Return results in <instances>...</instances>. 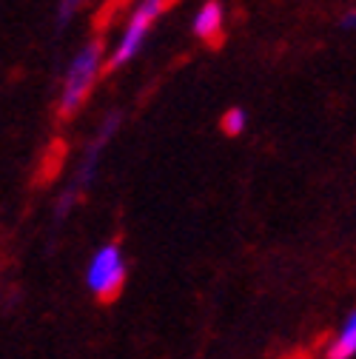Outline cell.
<instances>
[{
  "instance_id": "1",
  "label": "cell",
  "mask_w": 356,
  "mask_h": 359,
  "mask_svg": "<svg viewBox=\"0 0 356 359\" xmlns=\"http://www.w3.org/2000/svg\"><path fill=\"white\" fill-rule=\"evenodd\" d=\"M103 72V43L95 40L88 43V46H83L74 60L69 63V72H66V80H63V92H60V103H57V117L60 120H71L85 97L92 95V88L97 83Z\"/></svg>"
},
{
  "instance_id": "2",
  "label": "cell",
  "mask_w": 356,
  "mask_h": 359,
  "mask_svg": "<svg viewBox=\"0 0 356 359\" xmlns=\"http://www.w3.org/2000/svg\"><path fill=\"white\" fill-rule=\"evenodd\" d=\"M125 277H128V265H125V257L117 243L97 248L92 262L85 268V285L100 302L117 299L125 285Z\"/></svg>"
},
{
  "instance_id": "3",
  "label": "cell",
  "mask_w": 356,
  "mask_h": 359,
  "mask_svg": "<svg viewBox=\"0 0 356 359\" xmlns=\"http://www.w3.org/2000/svg\"><path fill=\"white\" fill-rule=\"evenodd\" d=\"M165 6H168L165 0H140L137 9H135V15H131V20H128V26H125V34L120 37V43H117V49L111 52L109 63L103 66L106 72H114V69L125 66L131 57H135V55L143 49V43H146V37H149L154 20L163 15Z\"/></svg>"
},
{
  "instance_id": "4",
  "label": "cell",
  "mask_w": 356,
  "mask_h": 359,
  "mask_svg": "<svg viewBox=\"0 0 356 359\" xmlns=\"http://www.w3.org/2000/svg\"><path fill=\"white\" fill-rule=\"evenodd\" d=\"M356 353V313L348 311L342 328L334 334V339L325 348V359H353Z\"/></svg>"
},
{
  "instance_id": "5",
  "label": "cell",
  "mask_w": 356,
  "mask_h": 359,
  "mask_svg": "<svg viewBox=\"0 0 356 359\" xmlns=\"http://www.w3.org/2000/svg\"><path fill=\"white\" fill-rule=\"evenodd\" d=\"M194 34L205 43H219V37H222V6L217 4V0H208V4L197 12Z\"/></svg>"
},
{
  "instance_id": "6",
  "label": "cell",
  "mask_w": 356,
  "mask_h": 359,
  "mask_svg": "<svg viewBox=\"0 0 356 359\" xmlns=\"http://www.w3.org/2000/svg\"><path fill=\"white\" fill-rule=\"evenodd\" d=\"M222 131L228 134V137H237V134H242L245 131V126H248V114L242 111V109H228L226 114H222Z\"/></svg>"
},
{
  "instance_id": "7",
  "label": "cell",
  "mask_w": 356,
  "mask_h": 359,
  "mask_svg": "<svg viewBox=\"0 0 356 359\" xmlns=\"http://www.w3.org/2000/svg\"><path fill=\"white\" fill-rule=\"evenodd\" d=\"M83 4H85V0H60V6H57V29H63L80 12Z\"/></svg>"
},
{
  "instance_id": "8",
  "label": "cell",
  "mask_w": 356,
  "mask_h": 359,
  "mask_svg": "<svg viewBox=\"0 0 356 359\" xmlns=\"http://www.w3.org/2000/svg\"><path fill=\"white\" fill-rule=\"evenodd\" d=\"M77 191H80V189H77V186H71L69 191H63V194H60V200H57V208H55V217H57V219H63V217L71 211V205L77 203Z\"/></svg>"
},
{
  "instance_id": "9",
  "label": "cell",
  "mask_w": 356,
  "mask_h": 359,
  "mask_svg": "<svg viewBox=\"0 0 356 359\" xmlns=\"http://www.w3.org/2000/svg\"><path fill=\"white\" fill-rule=\"evenodd\" d=\"M353 23H356V12L350 9V12L342 18V29H353Z\"/></svg>"
}]
</instances>
